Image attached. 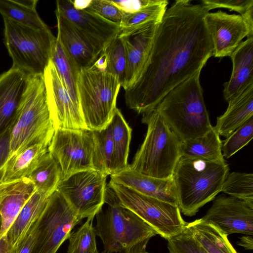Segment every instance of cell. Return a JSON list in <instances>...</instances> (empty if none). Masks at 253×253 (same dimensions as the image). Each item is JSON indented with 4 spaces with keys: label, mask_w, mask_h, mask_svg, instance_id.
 Wrapping results in <instances>:
<instances>
[{
    "label": "cell",
    "mask_w": 253,
    "mask_h": 253,
    "mask_svg": "<svg viewBox=\"0 0 253 253\" xmlns=\"http://www.w3.org/2000/svg\"><path fill=\"white\" fill-rule=\"evenodd\" d=\"M204 20L215 57L229 56L245 37H250L248 26L240 14H228L221 10L209 12Z\"/></svg>",
    "instance_id": "2e32d148"
},
{
    "label": "cell",
    "mask_w": 253,
    "mask_h": 253,
    "mask_svg": "<svg viewBox=\"0 0 253 253\" xmlns=\"http://www.w3.org/2000/svg\"><path fill=\"white\" fill-rule=\"evenodd\" d=\"M229 57L232 70L223 91L227 102L253 84V36L242 41Z\"/></svg>",
    "instance_id": "44dd1931"
},
{
    "label": "cell",
    "mask_w": 253,
    "mask_h": 253,
    "mask_svg": "<svg viewBox=\"0 0 253 253\" xmlns=\"http://www.w3.org/2000/svg\"><path fill=\"white\" fill-rule=\"evenodd\" d=\"M93 220L87 218L77 230L71 232L68 239V253H94L97 251Z\"/></svg>",
    "instance_id": "836d02e7"
},
{
    "label": "cell",
    "mask_w": 253,
    "mask_h": 253,
    "mask_svg": "<svg viewBox=\"0 0 253 253\" xmlns=\"http://www.w3.org/2000/svg\"><path fill=\"white\" fill-rule=\"evenodd\" d=\"M109 1L125 13L131 14L155 4L159 0H109Z\"/></svg>",
    "instance_id": "ab89813d"
},
{
    "label": "cell",
    "mask_w": 253,
    "mask_h": 253,
    "mask_svg": "<svg viewBox=\"0 0 253 253\" xmlns=\"http://www.w3.org/2000/svg\"><path fill=\"white\" fill-rule=\"evenodd\" d=\"M226 235L242 234L253 236V206L239 199L220 195L201 218Z\"/></svg>",
    "instance_id": "5bb4252c"
},
{
    "label": "cell",
    "mask_w": 253,
    "mask_h": 253,
    "mask_svg": "<svg viewBox=\"0 0 253 253\" xmlns=\"http://www.w3.org/2000/svg\"><path fill=\"white\" fill-rule=\"evenodd\" d=\"M169 1L159 0L153 5L136 12L125 13L120 26L122 28H130L151 23H159L167 9Z\"/></svg>",
    "instance_id": "e575fe53"
},
{
    "label": "cell",
    "mask_w": 253,
    "mask_h": 253,
    "mask_svg": "<svg viewBox=\"0 0 253 253\" xmlns=\"http://www.w3.org/2000/svg\"><path fill=\"white\" fill-rule=\"evenodd\" d=\"M10 128L0 136V169L7 161L10 153Z\"/></svg>",
    "instance_id": "b9f144b4"
},
{
    "label": "cell",
    "mask_w": 253,
    "mask_h": 253,
    "mask_svg": "<svg viewBox=\"0 0 253 253\" xmlns=\"http://www.w3.org/2000/svg\"><path fill=\"white\" fill-rule=\"evenodd\" d=\"M94 253H106L104 252V251L102 252L101 253H99L98 251H97L95 252H94Z\"/></svg>",
    "instance_id": "c3c4849f"
},
{
    "label": "cell",
    "mask_w": 253,
    "mask_h": 253,
    "mask_svg": "<svg viewBox=\"0 0 253 253\" xmlns=\"http://www.w3.org/2000/svg\"><path fill=\"white\" fill-rule=\"evenodd\" d=\"M141 122L147 126L146 134L128 167L157 178L172 177L181 157V140L156 109L142 114Z\"/></svg>",
    "instance_id": "5b68a950"
},
{
    "label": "cell",
    "mask_w": 253,
    "mask_h": 253,
    "mask_svg": "<svg viewBox=\"0 0 253 253\" xmlns=\"http://www.w3.org/2000/svg\"><path fill=\"white\" fill-rule=\"evenodd\" d=\"M48 151L60 167L62 180L81 171L94 169V142L91 130H55Z\"/></svg>",
    "instance_id": "8fae6325"
},
{
    "label": "cell",
    "mask_w": 253,
    "mask_h": 253,
    "mask_svg": "<svg viewBox=\"0 0 253 253\" xmlns=\"http://www.w3.org/2000/svg\"><path fill=\"white\" fill-rule=\"evenodd\" d=\"M209 11L189 0H175L167 8L139 77L125 90L127 107L141 114L155 109L171 89L201 72L213 56L204 20Z\"/></svg>",
    "instance_id": "6da1fadb"
},
{
    "label": "cell",
    "mask_w": 253,
    "mask_h": 253,
    "mask_svg": "<svg viewBox=\"0 0 253 253\" xmlns=\"http://www.w3.org/2000/svg\"><path fill=\"white\" fill-rule=\"evenodd\" d=\"M91 0H71L73 7L77 10H84L87 8Z\"/></svg>",
    "instance_id": "bcb514c9"
},
{
    "label": "cell",
    "mask_w": 253,
    "mask_h": 253,
    "mask_svg": "<svg viewBox=\"0 0 253 253\" xmlns=\"http://www.w3.org/2000/svg\"><path fill=\"white\" fill-rule=\"evenodd\" d=\"M55 12L69 21L101 53L122 29L119 24L93 12L76 9L71 0H57Z\"/></svg>",
    "instance_id": "9a60e30c"
},
{
    "label": "cell",
    "mask_w": 253,
    "mask_h": 253,
    "mask_svg": "<svg viewBox=\"0 0 253 253\" xmlns=\"http://www.w3.org/2000/svg\"><path fill=\"white\" fill-rule=\"evenodd\" d=\"M168 241L169 253H208L186 227Z\"/></svg>",
    "instance_id": "8d00e7d4"
},
{
    "label": "cell",
    "mask_w": 253,
    "mask_h": 253,
    "mask_svg": "<svg viewBox=\"0 0 253 253\" xmlns=\"http://www.w3.org/2000/svg\"><path fill=\"white\" fill-rule=\"evenodd\" d=\"M121 86L116 77L100 71L93 66L80 72L78 93L87 129L100 130L109 124L117 107V98Z\"/></svg>",
    "instance_id": "52a82bcc"
},
{
    "label": "cell",
    "mask_w": 253,
    "mask_h": 253,
    "mask_svg": "<svg viewBox=\"0 0 253 253\" xmlns=\"http://www.w3.org/2000/svg\"><path fill=\"white\" fill-rule=\"evenodd\" d=\"M39 218L31 226L23 237L20 241L15 249V253H32L37 236Z\"/></svg>",
    "instance_id": "60d3db41"
},
{
    "label": "cell",
    "mask_w": 253,
    "mask_h": 253,
    "mask_svg": "<svg viewBox=\"0 0 253 253\" xmlns=\"http://www.w3.org/2000/svg\"><path fill=\"white\" fill-rule=\"evenodd\" d=\"M110 180L133 189L142 194L177 206L172 177L160 179L143 174L128 167L110 175Z\"/></svg>",
    "instance_id": "d6986e66"
},
{
    "label": "cell",
    "mask_w": 253,
    "mask_h": 253,
    "mask_svg": "<svg viewBox=\"0 0 253 253\" xmlns=\"http://www.w3.org/2000/svg\"><path fill=\"white\" fill-rule=\"evenodd\" d=\"M3 19L4 43L12 60V67L30 75H43L56 38L48 27L35 29Z\"/></svg>",
    "instance_id": "ba28073f"
},
{
    "label": "cell",
    "mask_w": 253,
    "mask_h": 253,
    "mask_svg": "<svg viewBox=\"0 0 253 253\" xmlns=\"http://www.w3.org/2000/svg\"><path fill=\"white\" fill-rule=\"evenodd\" d=\"M238 244L244 247L246 250L253 249V238L252 236L245 235L240 238Z\"/></svg>",
    "instance_id": "f6af8a7d"
},
{
    "label": "cell",
    "mask_w": 253,
    "mask_h": 253,
    "mask_svg": "<svg viewBox=\"0 0 253 253\" xmlns=\"http://www.w3.org/2000/svg\"><path fill=\"white\" fill-rule=\"evenodd\" d=\"M58 34L56 37L66 52L80 71L91 67L101 52L73 25L55 12Z\"/></svg>",
    "instance_id": "e0dca14e"
},
{
    "label": "cell",
    "mask_w": 253,
    "mask_h": 253,
    "mask_svg": "<svg viewBox=\"0 0 253 253\" xmlns=\"http://www.w3.org/2000/svg\"><path fill=\"white\" fill-rule=\"evenodd\" d=\"M50 60L73 100L80 107L77 89L80 71L57 38L52 48Z\"/></svg>",
    "instance_id": "f546056e"
},
{
    "label": "cell",
    "mask_w": 253,
    "mask_h": 253,
    "mask_svg": "<svg viewBox=\"0 0 253 253\" xmlns=\"http://www.w3.org/2000/svg\"><path fill=\"white\" fill-rule=\"evenodd\" d=\"M107 176L95 169L81 171L61 180L56 191L83 219H93L105 204Z\"/></svg>",
    "instance_id": "7c38bea8"
},
{
    "label": "cell",
    "mask_w": 253,
    "mask_h": 253,
    "mask_svg": "<svg viewBox=\"0 0 253 253\" xmlns=\"http://www.w3.org/2000/svg\"><path fill=\"white\" fill-rule=\"evenodd\" d=\"M50 196L36 191L24 205L6 234L14 249L40 216Z\"/></svg>",
    "instance_id": "cb8c5ba5"
},
{
    "label": "cell",
    "mask_w": 253,
    "mask_h": 253,
    "mask_svg": "<svg viewBox=\"0 0 253 253\" xmlns=\"http://www.w3.org/2000/svg\"><path fill=\"white\" fill-rule=\"evenodd\" d=\"M102 53L106 60L105 72L116 77L122 86L126 69V53L123 38L118 35L110 42Z\"/></svg>",
    "instance_id": "d6a6232c"
},
{
    "label": "cell",
    "mask_w": 253,
    "mask_h": 253,
    "mask_svg": "<svg viewBox=\"0 0 253 253\" xmlns=\"http://www.w3.org/2000/svg\"><path fill=\"white\" fill-rule=\"evenodd\" d=\"M83 219L63 196L55 191L39 218L37 236L31 253H56L73 228Z\"/></svg>",
    "instance_id": "30bf717a"
},
{
    "label": "cell",
    "mask_w": 253,
    "mask_h": 253,
    "mask_svg": "<svg viewBox=\"0 0 253 253\" xmlns=\"http://www.w3.org/2000/svg\"><path fill=\"white\" fill-rule=\"evenodd\" d=\"M201 3L210 11L211 9L223 8L230 11H235L243 14L249 7L253 6V0H203Z\"/></svg>",
    "instance_id": "f35d334b"
},
{
    "label": "cell",
    "mask_w": 253,
    "mask_h": 253,
    "mask_svg": "<svg viewBox=\"0 0 253 253\" xmlns=\"http://www.w3.org/2000/svg\"><path fill=\"white\" fill-rule=\"evenodd\" d=\"M198 73L171 89L156 109L181 141L194 139L212 127Z\"/></svg>",
    "instance_id": "277c9868"
},
{
    "label": "cell",
    "mask_w": 253,
    "mask_h": 253,
    "mask_svg": "<svg viewBox=\"0 0 253 253\" xmlns=\"http://www.w3.org/2000/svg\"><path fill=\"white\" fill-rule=\"evenodd\" d=\"M27 177L33 182L37 192L48 196L56 190L62 179L60 167L48 151Z\"/></svg>",
    "instance_id": "f1b7e54d"
},
{
    "label": "cell",
    "mask_w": 253,
    "mask_h": 253,
    "mask_svg": "<svg viewBox=\"0 0 253 253\" xmlns=\"http://www.w3.org/2000/svg\"><path fill=\"white\" fill-rule=\"evenodd\" d=\"M110 124L114 146L112 174L125 169L128 166L127 159L132 129L126 121L121 111L117 107Z\"/></svg>",
    "instance_id": "d4e9b609"
},
{
    "label": "cell",
    "mask_w": 253,
    "mask_h": 253,
    "mask_svg": "<svg viewBox=\"0 0 253 253\" xmlns=\"http://www.w3.org/2000/svg\"><path fill=\"white\" fill-rule=\"evenodd\" d=\"M253 137V116L222 141L221 151L223 157L230 158L247 145Z\"/></svg>",
    "instance_id": "d590c367"
},
{
    "label": "cell",
    "mask_w": 253,
    "mask_h": 253,
    "mask_svg": "<svg viewBox=\"0 0 253 253\" xmlns=\"http://www.w3.org/2000/svg\"><path fill=\"white\" fill-rule=\"evenodd\" d=\"M105 211L96 214V235L101 239L106 253H127L131 248L158 234L150 225L120 203L114 190L107 185Z\"/></svg>",
    "instance_id": "8992f818"
},
{
    "label": "cell",
    "mask_w": 253,
    "mask_h": 253,
    "mask_svg": "<svg viewBox=\"0 0 253 253\" xmlns=\"http://www.w3.org/2000/svg\"><path fill=\"white\" fill-rule=\"evenodd\" d=\"M38 0H0V13L6 18L35 29L47 26L36 10Z\"/></svg>",
    "instance_id": "83f0119b"
},
{
    "label": "cell",
    "mask_w": 253,
    "mask_h": 253,
    "mask_svg": "<svg viewBox=\"0 0 253 253\" xmlns=\"http://www.w3.org/2000/svg\"><path fill=\"white\" fill-rule=\"evenodd\" d=\"M30 75L11 67L0 75V136L10 128Z\"/></svg>",
    "instance_id": "ac0fdd59"
},
{
    "label": "cell",
    "mask_w": 253,
    "mask_h": 253,
    "mask_svg": "<svg viewBox=\"0 0 253 253\" xmlns=\"http://www.w3.org/2000/svg\"><path fill=\"white\" fill-rule=\"evenodd\" d=\"M85 10L120 25L125 14L109 0H91L89 6Z\"/></svg>",
    "instance_id": "74e56055"
},
{
    "label": "cell",
    "mask_w": 253,
    "mask_h": 253,
    "mask_svg": "<svg viewBox=\"0 0 253 253\" xmlns=\"http://www.w3.org/2000/svg\"><path fill=\"white\" fill-rule=\"evenodd\" d=\"M1 216L0 215V231L1 229Z\"/></svg>",
    "instance_id": "7dc6e473"
},
{
    "label": "cell",
    "mask_w": 253,
    "mask_h": 253,
    "mask_svg": "<svg viewBox=\"0 0 253 253\" xmlns=\"http://www.w3.org/2000/svg\"><path fill=\"white\" fill-rule=\"evenodd\" d=\"M36 191L33 182L27 177L0 183V238L6 234L24 205Z\"/></svg>",
    "instance_id": "ffe728a7"
},
{
    "label": "cell",
    "mask_w": 253,
    "mask_h": 253,
    "mask_svg": "<svg viewBox=\"0 0 253 253\" xmlns=\"http://www.w3.org/2000/svg\"><path fill=\"white\" fill-rule=\"evenodd\" d=\"M0 253H15V249L9 242L6 235L0 238Z\"/></svg>",
    "instance_id": "7bdbcfd3"
},
{
    "label": "cell",
    "mask_w": 253,
    "mask_h": 253,
    "mask_svg": "<svg viewBox=\"0 0 253 253\" xmlns=\"http://www.w3.org/2000/svg\"><path fill=\"white\" fill-rule=\"evenodd\" d=\"M108 185L124 208L140 217L166 240L178 235L185 229L188 223L182 217L177 206L142 194L111 180Z\"/></svg>",
    "instance_id": "9c48e42d"
},
{
    "label": "cell",
    "mask_w": 253,
    "mask_h": 253,
    "mask_svg": "<svg viewBox=\"0 0 253 253\" xmlns=\"http://www.w3.org/2000/svg\"><path fill=\"white\" fill-rule=\"evenodd\" d=\"M146 253H147V252H146Z\"/></svg>",
    "instance_id": "681fc988"
},
{
    "label": "cell",
    "mask_w": 253,
    "mask_h": 253,
    "mask_svg": "<svg viewBox=\"0 0 253 253\" xmlns=\"http://www.w3.org/2000/svg\"><path fill=\"white\" fill-rule=\"evenodd\" d=\"M186 227L208 253H237L227 235L213 225L198 219Z\"/></svg>",
    "instance_id": "4316f807"
},
{
    "label": "cell",
    "mask_w": 253,
    "mask_h": 253,
    "mask_svg": "<svg viewBox=\"0 0 253 253\" xmlns=\"http://www.w3.org/2000/svg\"><path fill=\"white\" fill-rule=\"evenodd\" d=\"M214 126L204 135L181 141V157L212 161H225L221 151L222 141Z\"/></svg>",
    "instance_id": "484cf974"
},
{
    "label": "cell",
    "mask_w": 253,
    "mask_h": 253,
    "mask_svg": "<svg viewBox=\"0 0 253 253\" xmlns=\"http://www.w3.org/2000/svg\"><path fill=\"white\" fill-rule=\"evenodd\" d=\"M221 192L253 206V173H229L223 182Z\"/></svg>",
    "instance_id": "1f68e13d"
},
{
    "label": "cell",
    "mask_w": 253,
    "mask_h": 253,
    "mask_svg": "<svg viewBox=\"0 0 253 253\" xmlns=\"http://www.w3.org/2000/svg\"><path fill=\"white\" fill-rule=\"evenodd\" d=\"M225 161L181 157L172 176L178 207L188 216L213 200L229 173Z\"/></svg>",
    "instance_id": "7a4b0ae2"
},
{
    "label": "cell",
    "mask_w": 253,
    "mask_h": 253,
    "mask_svg": "<svg viewBox=\"0 0 253 253\" xmlns=\"http://www.w3.org/2000/svg\"><path fill=\"white\" fill-rule=\"evenodd\" d=\"M48 147L42 144H37L8 158L0 169V183L27 177L36 168L42 157L48 152Z\"/></svg>",
    "instance_id": "603a6c76"
},
{
    "label": "cell",
    "mask_w": 253,
    "mask_h": 253,
    "mask_svg": "<svg viewBox=\"0 0 253 253\" xmlns=\"http://www.w3.org/2000/svg\"><path fill=\"white\" fill-rule=\"evenodd\" d=\"M228 103L226 110L217 118L214 126L219 135L226 137L253 116V84Z\"/></svg>",
    "instance_id": "7402d4cb"
},
{
    "label": "cell",
    "mask_w": 253,
    "mask_h": 253,
    "mask_svg": "<svg viewBox=\"0 0 253 253\" xmlns=\"http://www.w3.org/2000/svg\"><path fill=\"white\" fill-rule=\"evenodd\" d=\"M43 77L47 105L55 130L87 129L80 106L73 100L51 60Z\"/></svg>",
    "instance_id": "4fadbf2b"
},
{
    "label": "cell",
    "mask_w": 253,
    "mask_h": 253,
    "mask_svg": "<svg viewBox=\"0 0 253 253\" xmlns=\"http://www.w3.org/2000/svg\"><path fill=\"white\" fill-rule=\"evenodd\" d=\"M92 131L94 142V169L106 176L110 175L114 154L110 124L102 129Z\"/></svg>",
    "instance_id": "4dcf8cb0"
},
{
    "label": "cell",
    "mask_w": 253,
    "mask_h": 253,
    "mask_svg": "<svg viewBox=\"0 0 253 253\" xmlns=\"http://www.w3.org/2000/svg\"><path fill=\"white\" fill-rule=\"evenodd\" d=\"M150 239H146L133 246L127 253H146V246Z\"/></svg>",
    "instance_id": "ee69618b"
},
{
    "label": "cell",
    "mask_w": 253,
    "mask_h": 253,
    "mask_svg": "<svg viewBox=\"0 0 253 253\" xmlns=\"http://www.w3.org/2000/svg\"><path fill=\"white\" fill-rule=\"evenodd\" d=\"M54 132L43 75H30L27 89L10 127L8 158L37 144L48 147Z\"/></svg>",
    "instance_id": "3957f363"
}]
</instances>
